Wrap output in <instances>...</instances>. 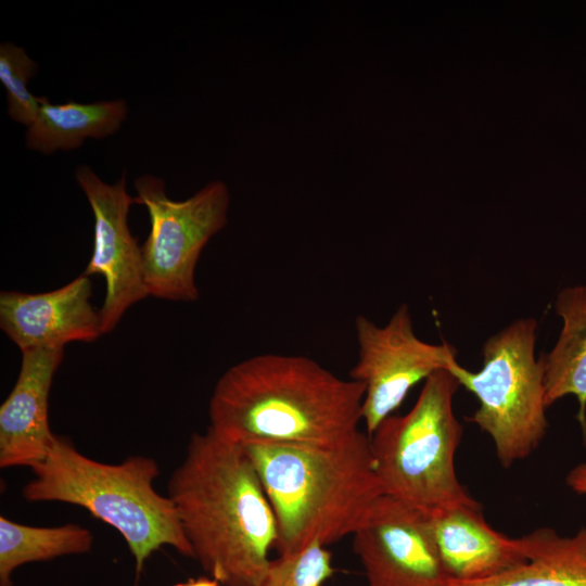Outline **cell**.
<instances>
[{
	"label": "cell",
	"instance_id": "cell-14",
	"mask_svg": "<svg viewBox=\"0 0 586 586\" xmlns=\"http://www.w3.org/2000/svg\"><path fill=\"white\" fill-rule=\"evenodd\" d=\"M519 540L526 557L522 565L488 579L449 581L447 586H586V526L570 536L538 527Z\"/></svg>",
	"mask_w": 586,
	"mask_h": 586
},
{
	"label": "cell",
	"instance_id": "cell-19",
	"mask_svg": "<svg viewBox=\"0 0 586 586\" xmlns=\"http://www.w3.org/2000/svg\"><path fill=\"white\" fill-rule=\"evenodd\" d=\"M331 552L320 544L278 556L258 586H322L333 574Z\"/></svg>",
	"mask_w": 586,
	"mask_h": 586
},
{
	"label": "cell",
	"instance_id": "cell-7",
	"mask_svg": "<svg viewBox=\"0 0 586 586\" xmlns=\"http://www.w3.org/2000/svg\"><path fill=\"white\" fill-rule=\"evenodd\" d=\"M137 204L150 218V232L141 245L144 282L156 298L195 302V269L209 239L227 222L229 190L211 181L183 201L167 196L162 178L142 175L135 180Z\"/></svg>",
	"mask_w": 586,
	"mask_h": 586
},
{
	"label": "cell",
	"instance_id": "cell-4",
	"mask_svg": "<svg viewBox=\"0 0 586 586\" xmlns=\"http://www.w3.org/2000/svg\"><path fill=\"white\" fill-rule=\"evenodd\" d=\"M31 471L23 497L29 502L79 506L115 528L135 559L137 579L151 555L164 546L193 558L170 499L154 487L160 469L153 458L136 455L120 463H104L55 435Z\"/></svg>",
	"mask_w": 586,
	"mask_h": 586
},
{
	"label": "cell",
	"instance_id": "cell-3",
	"mask_svg": "<svg viewBox=\"0 0 586 586\" xmlns=\"http://www.w3.org/2000/svg\"><path fill=\"white\" fill-rule=\"evenodd\" d=\"M242 446L272 507L279 556L352 536L384 494L370 437L360 430L327 445L254 442Z\"/></svg>",
	"mask_w": 586,
	"mask_h": 586
},
{
	"label": "cell",
	"instance_id": "cell-17",
	"mask_svg": "<svg viewBox=\"0 0 586 586\" xmlns=\"http://www.w3.org/2000/svg\"><path fill=\"white\" fill-rule=\"evenodd\" d=\"M93 535L79 524L41 527L0 517V586H13L14 571L27 563L89 552Z\"/></svg>",
	"mask_w": 586,
	"mask_h": 586
},
{
	"label": "cell",
	"instance_id": "cell-5",
	"mask_svg": "<svg viewBox=\"0 0 586 586\" xmlns=\"http://www.w3.org/2000/svg\"><path fill=\"white\" fill-rule=\"evenodd\" d=\"M459 386L449 370L435 371L407 413L388 416L369 436L384 494L428 512L477 502L455 470L462 425L453 399Z\"/></svg>",
	"mask_w": 586,
	"mask_h": 586
},
{
	"label": "cell",
	"instance_id": "cell-11",
	"mask_svg": "<svg viewBox=\"0 0 586 586\" xmlns=\"http://www.w3.org/2000/svg\"><path fill=\"white\" fill-rule=\"evenodd\" d=\"M91 295L92 282L84 273L49 292L2 291L0 328L21 352L93 342L103 331Z\"/></svg>",
	"mask_w": 586,
	"mask_h": 586
},
{
	"label": "cell",
	"instance_id": "cell-13",
	"mask_svg": "<svg viewBox=\"0 0 586 586\" xmlns=\"http://www.w3.org/2000/svg\"><path fill=\"white\" fill-rule=\"evenodd\" d=\"M429 515L433 538L450 581L488 579L526 561L519 537H508L489 526L479 502L437 509Z\"/></svg>",
	"mask_w": 586,
	"mask_h": 586
},
{
	"label": "cell",
	"instance_id": "cell-8",
	"mask_svg": "<svg viewBox=\"0 0 586 586\" xmlns=\"http://www.w3.org/2000/svg\"><path fill=\"white\" fill-rule=\"evenodd\" d=\"M355 330L358 357L349 379L365 385L361 421L369 436L400 406L411 387L458 362L450 344H431L416 335L406 304L384 326L357 316Z\"/></svg>",
	"mask_w": 586,
	"mask_h": 586
},
{
	"label": "cell",
	"instance_id": "cell-15",
	"mask_svg": "<svg viewBox=\"0 0 586 586\" xmlns=\"http://www.w3.org/2000/svg\"><path fill=\"white\" fill-rule=\"evenodd\" d=\"M562 329L552 349L543 356L546 405L576 396L578 419L586 432V285L562 290L556 300Z\"/></svg>",
	"mask_w": 586,
	"mask_h": 586
},
{
	"label": "cell",
	"instance_id": "cell-10",
	"mask_svg": "<svg viewBox=\"0 0 586 586\" xmlns=\"http://www.w3.org/2000/svg\"><path fill=\"white\" fill-rule=\"evenodd\" d=\"M94 217L93 249L82 272L105 280V295L99 315L103 334L115 329L124 314L149 296L144 282L142 252L128 226L136 196L127 192L126 174L112 184L104 182L87 165L75 170Z\"/></svg>",
	"mask_w": 586,
	"mask_h": 586
},
{
	"label": "cell",
	"instance_id": "cell-21",
	"mask_svg": "<svg viewBox=\"0 0 586 586\" xmlns=\"http://www.w3.org/2000/svg\"><path fill=\"white\" fill-rule=\"evenodd\" d=\"M221 584L214 577L199 576L188 578L171 586H220Z\"/></svg>",
	"mask_w": 586,
	"mask_h": 586
},
{
	"label": "cell",
	"instance_id": "cell-12",
	"mask_svg": "<svg viewBox=\"0 0 586 586\" xmlns=\"http://www.w3.org/2000/svg\"><path fill=\"white\" fill-rule=\"evenodd\" d=\"M22 353L15 384L0 406V467L33 468L47 455L55 436L49 424V395L64 347Z\"/></svg>",
	"mask_w": 586,
	"mask_h": 586
},
{
	"label": "cell",
	"instance_id": "cell-2",
	"mask_svg": "<svg viewBox=\"0 0 586 586\" xmlns=\"http://www.w3.org/2000/svg\"><path fill=\"white\" fill-rule=\"evenodd\" d=\"M365 385L311 358L262 354L230 367L209 399V426L230 442L327 445L359 430Z\"/></svg>",
	"mask_w": 586,
	"mask_h": 586
},
{
	"label": "cell",
	"instance_id": "cell-18",
	"mask_svg": "<svg viewBox=\"0 0 586 586\" xmlns=\"http://www.w3.org/2000/svg\"><path fill=\"white\" fill-rule=\"evenodd\" d=\"M37 67L24 48L12 42L0 44V81L5 89L8 114L27 127L36 118L41 101V97L34 95L28 89Z\"/></svg>",
	"mask_w": 586,
	"mask_h": 586
},
{
	"label": "cell",
	"instance_id": "cell-9",
	"mask_svg": "<svg viewBox=\"0 0 586 586\" xmlns=\"http://www.w3.org/2000/svg\"><path fill=\"white\" fill-rule=\"evenodd\" d=\"M352 537L368 586H447L450 581L429 512L413 505L381 495Z\"/></svg>",
	"mask_w": 586,
	"mask_h": 586
},
{
	"label": "cell",
	"instance_id": "cell-16",
	"mask_svg": "<svg viewBox=\"0 0 586 586\" xmlns=\"http://www.w3.org/2000/svg\"><path fill=\"white\" fill-rule=\"evenodd\" d=\"M127 113L124 100L52 103L41 97L37 116L27 127L26 145L43 154L73 150L87 138L102 139L116 132Z\"/></svg>",
	"mask_w": 586,
	"mask_h": 586
},
{
	"label": "cell",
	"instance_id": "cell-1",
	"mask_svg": "<svg viewBox=\"0 0 586 586\" xmlns=\"http://www.w3.org/2000/svg\"><path fill=\"white\" fill-rule=\"evenodd\" d=\"M193 559L224 586H258L277 540L272 507L240 444L193 433L167 483Z\"/></svg>",
	"mask_w": 586,
	"mask_h": 586
},
{
	"label": "cell",
	"instance_id": "cell-6",
	"mask_svg": "<svg viewBox=\"0 0 586 586\" xmlns=\"http://www.w3.org/2000/svg\"><path fill=\"white\" fill-rule=\"evenodd\" d=\"M536 330V319H517L486 340L480 371L458 362L449 369L477 397L480 406L470 421L491 436L505 468L530 456L548 426L544 362L535 357Z\"/></svg>",
	"mask_w": 586,
	"mask_h": 586
},
{
	"label": "cell",
	"instance_id": "cell-20",
	"mask_svg": "<svg viewBox=\"0 0 586 586\" xmlns=\"http://www.w3.org/2000/svg\"><path fill=\"white\" fill-rule=\"evenodd\" d=\"M565 481L572 491L581 495H586V462L572 468Z\"/></svg>",
	"mask_w": 586,
	"mask_h": 586
}]
</instances>
